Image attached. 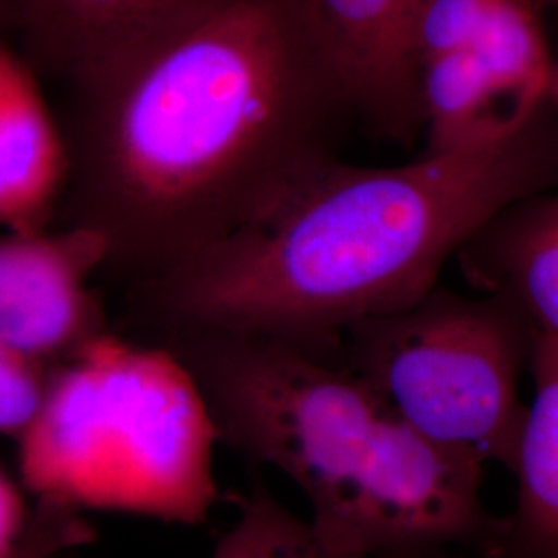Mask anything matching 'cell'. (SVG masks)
Here are the masks:
<instances>
[{
	"mask_svg": "<svg viewBox=\"0 0 558 558\" xmlns=\"http://www.w3.org/2000/svg\"><path fill=\"white\" fill-rule=\"evenodd\" d=\"M69 87V223L137 281L253 220L341 108L286 0H220Z\"/></svg>",
	"mask_w": 558,
	"mask_h": 558,
	"instance_id": "obj_1",
	"label": "cell"
},
{
	"mask_svg": "<svg viewBox=\"0 0 558 558\" xmlns=\"http://www.w3.org/2000/svg\"><path fill=\"white\" fill-rule=\"evenodd\" d=\"M558 182V126L463 154L306 163L253 220L141 279L131 315L158 336L223 331L331 350L354 325L410 306L519 201Z\"/></svg>",
	"mask_w": 558,
	"mask_h": 558,
	"instance_id": "obj_2",
	"label": "cell"
},
{
	"mask_svg": "<svg viewBox=\"0 0 558 558\" xmlns=\"http://www.w3.org/2000/svg\"><path fill=\"white\" fill-rule=\"evenodd\" d=\"M218 440L278 470L327 546L371 558H499L484 465L422 437L338 350L223 331L160 336Z\"/></svg>",
	"mask_w": 558,
	"mask_h": 558,
	"instance_id": "obj_3",
	"label": "cell"
},
{
	"mask_svg": "<svg viewBox=\"0 0 558 558\" xmlns=\"http://www.w3.org/2000/svg\"><path fill=\"white\" fill-rule=\"evenodd\" d=\"M218 442L182 362L110 331L57 366L17 463L36 500L197 527L220 499Z\"/></svg>",
	"mask_w": 558,
	"mask_h": 558,
	"instance_id": "obj_4",
	"label": "cell"
},
{
	"mask_svg": "<svg viewBox=\"0 0 558 558\" xmlns=\"http://www.w3.org/2000/svg\"><path fill=\"white\" fill-rule=\"evenodd\" d=\"M534 329L499 294L435 286L410 306L339 338V356L401 418L447 451L511 472Z\"/></svg>",
	"mask_w": 558,
	"mask_h": 558,
	"instance_id": "obj_5",
	"label": "cell"
},
{
	"mask_svg": "<svg viewBox=\"0 0 558 558\" xmlns=\"http://www.w3.org/2000/svg\"><path fill=\"white\" fill-rule=\"evenodd\" d=\"M557 62L542 0H513L458 48L418 62L424 154H463L523 133L553 100Z\"/></svg>",
	"mask_w": 558,
	"mask_h": 558,
	"instance_id": "obj_6",
	"label": "cell"
},
{
	"mask_svg": "<svg viewBox=\"0 0 558 558\" xmlns=\"http://www.w3.org/2000/svg\"><path fill=\"white\" fill-rule=\"evenodd\" d=\"M106 263V240L87 226L9 230L0 236V339L62 364L110 333L89 286Z\"/></svg>",
	"mask_w": 558,
	"mask_h": 558,
	"instance_id": "obj_7",
	"label": "cell"
},
{
	"mask_svg": "<svg viewBox=\"0 0 558 558\" xmlns=\"http://www.w3.org/2000/svg\"><path fill=\"white\" fill-rule=\"evenodd\" d=\"M336 87L341 108L379 133L420 131L416 21L424 0H286Z\"/></svg>",
	"mask_w": 558,
	"mask_h": 558,
	"instance_id": "obj_8",
	"label": "cell"
},
{
	"mask_svg": "<svg viewBox=\"0 0 558 558\" xmlns=\"http://www.w3.org/2000/svg\"><path fill=\"white\" fill-rule=\"evenodd\" d=\"M220 0H20L15 32L36 73L69 85Z\"/></svg>",
	"mask_w": 558,
	"mask_h": 558,
	"instance_id": "obj_9",
	"label": "cell"
},
{
	"mask_svg": "<svg viewBox=\"0 0 558 558\" xmlns=\"http://www.w3.org/2000/svg\"><path fill=\"white\" fill-rule=\"evenodd\" d=\"M36 71L0 34V223L46 228L66 186V145Z\"/></svg>",
	"mask_w": 558,
	"mask_h": 558,
	"instance_id": "obj_10",
	"label": "cell"
},
{
	"mask_svg": "<svg viewBox=\"0 0 558 558\" xmlns=\"http://www.w3.org/2000/svg\"><path fill=\"white\" fill-rule=\"evenodd\" d=\"M532 399L525 405L511 474L515 505L502 518L499 558H558V339L534 331Z\"/></svg>",
	"mask_w": 558,
	"mask_h": 558,
	"instance_id": "obj_11",
	"label": "cell"
},
{
	"mask_svg": "<svg viewBox=\"0 0 558 558\" xmlns=\"http://www.w3.org/2000/svg\"><path fill=\"white\" fill-rule=\"evenodd\" d=\"M468 246H478L476 276L509 300L542 336L558 339V191L519 201Z\"/></svg>",
	"mask_w": 558,
	"mask_h": 558,
	"instance_id": "obj_12",
	"label": "cell"
},
{
	"mask_svg": "<svg viewBox=\"0 0 558 558\" xmlns=\"http://www.w3.org/2000/svg\"><path fill=\"white\" fill-rule=\"evenodd\" d=\"M209 558H371L327 546L260 478L251 482L239 519L221 534Z\"/></svg>",
	"mask_w": 558,
	"mask_h": 558,
	"instance_id": "obj_13",
	"label": "cell"
},
{
	"mask_svg": "<svg viewBox=\"0 0 558 558\" xmlns=\"http://www.w3.org/2000/svg\"><path fill=\"white\" fill-rule=\"evenodd\" d=\"M59 364L0 339V435L20 440L38 418Z\"/></svg>",
	"mask_w": 558,
	"mask_h": 558,
	"instance_id": "obj_14",
	"label": "cell"
},
{
	"mask_svg": "<svg viewBox=\"0 0 558 558\" xmlns=\"http://www.w3.org/2000/svg\"><path fill=\"white\" fill-rule=\"evenodd\" d=\"M96 542L98 530L83 511L57 500L38 499L20 539L0 558H48Z\"/></svg>",
	"mask_w": 558,
	"mask_h": 558,
	"instance_id": "obj_15",
	"label": "cell"
},
{
	"mask_svg": "<svg viewBox=\"0 0 558 558\" xmlns=\"http://www.w3.org/2000/svg\"><path fill=\"white\" fill-rule=\"evenodd\" d=\"M513 0H424L416 21V62L453 50Z\"/></svg>",
	"mask_w": 558,
	"mask_h": 558,
	"instance_id": "obj_16",
	"label": "cell"
},
{
	"mask_svg": "<svg viewBox=\"0 0 558 558\" xmlns=\"http://www.w3.org/2000/svg\"><path fill=\"white\" fill-rule=\"evenodd\" d=\"M29 511L32 509H27L20 486L0 468V557L20 539Z\"/></svg>",
	"mask_w": 558,
	"mask_h": 558,
	"instance_id": "obj_17",
	"label": "cell"
},
{
	"mask_svg": "<svg viewBox=\"0 0 558 558\" xmlns=\"http://www.w3.org/2000/svg\"><path fill=\"white\" fill-rule=\"evenodd\" d=\"M20 0H0V34L15 32Z\"/></svg>",
	"mask_w": 558,
	"mask_h": 558,
	"instance_id": "obj_18",
	"label": "cell"
},
{
	"mask_svg": "<svg viewBox=\"0 0 558 558\" xmlns=\"http://www.w3.org/2000/svg\"><path fill=\"white\" fill-rule=\"evenodd\" d=\"M553 100L558 104V62L557 69H555V83H553Z\"/></svg>",
	"mask_w": 558,
	"mask_h": 558,
	"instance_id": "obj_19",
	"label": "cell"
},
{
	"mask_svg": "<svg viewBox=\"0 0 558 558\" xmlns=\"http://www.w3.org/2000/svg\"><path fill=\"white\" fill-rule=\"evenodd\" d=\"M75 553H77V550H66V553H57V555H52V557L48 558H77L75 557Z\"/></svg>",
	"mask_w": 558,
	"mask_h": 558,
	"instance_id": "obj_20",
	"label": "cell"
}]
</instances>
